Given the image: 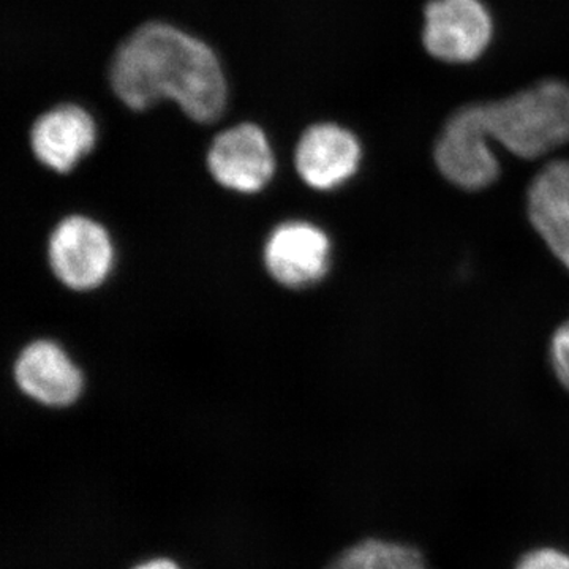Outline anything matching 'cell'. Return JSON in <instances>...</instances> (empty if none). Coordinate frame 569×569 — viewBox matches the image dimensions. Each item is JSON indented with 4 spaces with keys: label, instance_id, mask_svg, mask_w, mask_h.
I'll return each mask as SVG.
<instances>
[{
    "label": "cell",
    "instance_id": "4fadbf2b",
    "mask_svg": "<svg viewBox=\"0 0 569 569\" xmlns=\"http://www.w3.org/2000/svg\"><path fill=\"white\" fill-rule=\"evenodd\" d=\"M512 569H569V550L557 546H535L523 550Z\"/></svg>",
    "mask_w": 569,
    "mask_h": 569
},
{
    "label": "cell",
    "instance_id": "52a82bcc",
    "mask_svg": "<svg viewBox=\"0 0 569 569\" xmlns=\"http://www.w3.org/2000/svg\"><path fill=\"white\" fill-rule=\"evenodd\" d=\"M331 239L307 220L277 224L264 242V268L288 290H306L325 279L331 266Z\"/></svg>",
    "mask_w": 569,
    "mask_h": 569
},
{
    "label": "cell",
    "instance_id": "ba28073f",
    "mask_svg": "<svg viewBox=\"0 0 569 569\" xmlns=\"http://www.w3.org/2000/svg\"><path fill=\"white\" fill-rule=\"evenodd\" d=\"M18 389L40 406H73L84 391V376L66 348L50 339L22 348L13 366Z\"/></svg>",
    "mask_w": 569,
    "mask_h": 569
},
{
    "label": "cell",
    "instance_id": "9a60e30c",
    "mask_svg": "<svg viewBox=\"0 0 569 569\" xmlns=\"http://www.w3.org/2000/svg\"><path fill=\"white\" fill-rule=\"evenodd\" d=\"M130 569H182V567L178 561L168 559V557H156V559L141 561Z\"/></svg>",
    "mask_w": 569,
    "mask_h": 569
},
{
    "label": "cell",
    "instance_id": "5b68a950",
    "mask_svg": "<svg viewBox=\"0 0 569 569\" xmlns=\"http://www.w3.org/2000/svg\"><path fill=\"white\" fill-rule=\"evenodd\" d=\"M206 167L223 189L241 194L258 193L274 178V149L257 123H236L212 138Z\"/></svg>",
    "mask_w": 569,
    "mask_h": 569
},
{
    "label": "cell",
    "instance_id": "7c38bea8",
    "mask_svg": "<svg viewBox=\"0 0 569 569\" xmlns=\"http://www.w3.org/2000/svg\"><path fill=\"white\" fill-rule=\"evenodd\" d=\"M323 569H432L425 550L402 539L366 537L336 553Z\"/></svg>",
    "mask_w": 569,
    "mask_h": 569
},
{
    "label": "cell",
    "instance_id": "277c9868",
    "mask_svg": "<svg viewBox=\"0 0 569 569\" xmlns=\"http://www.w3.org/2000/svg\"><path fill=\"white\" fill-rule=\"evenodd\" d=\"M489 141L481 103L459 108L449 116L436 142L433 159L438 170L460 189H486L500 173Z\"/></svg>",
    "mask_w": 569,
    "mask_h": 569
},
{
    "label": "cell",
    "instance_id": "30bf717a",
    "mask_svg": "<svg viewBox=\"0 0 569 569\" xmlns=\"http://www.w3.org/2000/svg\"><path fill=\"white\" fill-rule=\"evenodd\" d=\"M97 123L77 103H59L33 121L29 144L37 162L58 174H67L93 151Z\"/></svg>",
    "mask_w": 569,
    "mask_h": 569
},
{
    "label": "cell",
    "instance_id": "9c48e42d",
    "mask_svg": "<svg viewBox=\"0 0 569 569\" xmlns=\"http://www.w3.org/2000/svg\"><path fill=\"white\" fill-rule=\"evenodd\" d=\"M362 149L353 132L339 123L307 127L295 148V168L307 187L320 192L350 181L361 163Z\"/></svg>",
    "mask_w": 569,
    "mask_h": 569
},
{
    "label": "cell",
    "instance_id": "8fae6325",
    "mask_svg": "<svg viewBox=\"0 0 569 569\" xmlns=\"http://www.w3.org/2000/svg\"><path fill=\"white\" fill-rule=\"evenodd\" d=\"M529 216L550 252L569 269V162L542 168L529 190Z\"/></svg>",
    "mask_w": 569,
    "mask_h": 569
},
{
    "label": "cell",
    "instance_id": "7a4b0ae2",
    "mask_svg": "<svg viewBox=\"0 0 569 569\" xmlns=\"http://www.w3.org/2000/svg\"><path fill=\"white\" fill-rule=\"evenodd\" d=\"M490 140L533 160L569 142V86L546 80L507 99L481 103Z\"/></svg>",
    "mask_w": 569,
    "mask_h": 569
},
{
    "label": "cell",
    "instance_id": "6da1fadb",
    "mask_svg": "<svg viewBox=\"0 0 569 569\" xmlns=\"http://www.w3.org/2000/svg\"><path fill=\"white\" fill-rule=\"evenodd\" d=\"M108 82L116 99L132 111L171 100L190 121L203 126L227 111V74L216 51L163 21L138 26L116 47Z\"/></svg>",
    "mask_w": 569,
    "mask_h": 569
},
{
    "label": "cell",
    "instance_id": "5bb4252c",
    "mask_svg": "<svg viewBox=\"0 0 569 569\" xmlns=\"http://www.w3.org/2000/svg\"><path fill=\"white\" fill-rule=\"evenodd\" d=\"M550 358L560 383L569 391V320L557 329L550 343Z\"/></svg>",
    "mask_w": 569,
    "mask_h": 569
},
{
    "label": "cell",
    "instance_id": "3957f363",
    "mask_svg": "<svg viewBox=\"0 0 569 569\" xmlns=\"http://www.w3.org/2000/svg\"><path fill=\"white\" fill-rule=\"evenodd\" d=\"M48 263L56 279L69 290H97L114 269L116 249L110 231L82 213L66 217L51 231Z\"/></svg>",
    "mask_w": 569,
    "mask_h": 569
},
{
    "label": "cell",
    "instance_id": "8992f818",
    "mask_svg": "<svg viewBox=\"0 0 569 569\" xmlns=\"http://www.w3.org/2000/svg\"><path fill=\"white\" fill-rule=\"evenodd\" d=\"M492 32V18L481 0H430L426 6L422 44L438 61H477Z\"/></svg>",
    "mask_w": 569,
    "mask_h": 569
}]
</instances>
